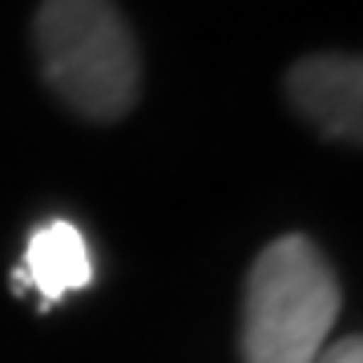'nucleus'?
<instances>
[{"mask_svg": "<svg viewBox=\"0 0 363 363\" xmlns=\"http://www.w3.org/2000/svg\"><path fill=\"white\" fill-rule=\"evenodd\" d=\"M93 283V255L85 234L65 218H52L33 230L25 247V259L13 271L16 295H40V307L49 311L52 303L69 298L73 291H85Z\"/></svg>", "mask_w": 363, "mask_h": 363, "instance_id": "4", "label": "nucleus"}, {"mask_svg": "<svg viewBox=\"0 0 363 363\" xmlns=\"http://www.w3.org/2000/svg\"><path fill=\"white\" fill-rule=\"evenodd\" d=\"M286 97L295 113L323 138L359 142L363 125V69L351 52H311L286 73Z\"/></svg>", "mask_w": 363, "mask_h": 363, "instance_id": "3", "label": "nucleus"}, {"mask_svg": "<svg viewBox=\"0 0 363 363\" xmlns=\"http://www.w3.org/2000/svg\"><path fill=\"white\" fill-rule=\"evenodd\" d=\"M311 363H363V339L359 335L339 339V343H331V347L319 351Z\"/></svg>", "mask_w": 363, "mask_h": 363, "instance_id": "5", "label": "nucleus"}, {"mask_svg": "<svg viewBox=\"0 0 363 363\" xmlns=\"http://www.w3.org/2000/svg\"><path fill=\"white\" fill-rule=\"evenodd\" d=\"M343 291L307 234H283L250 262L242 363H311L339 323Z\"/></svg>", "mask_w": 363, "mask_h": 363, "instance_id": "2", "label": "nucleus"}, {"mask_svg": "<svg viewBox=\"0 0 363 363\" xmlns=\"http://www.w3.org/2000/svg\"><path fill=\"white\" fill-rule=\"evenodd\" d=\"M33 45L45 85L73 113L117 121L142 97V49L113 0H40Z\"/></svg>", "mask_w": 363, "mask_h": 363, "instance_id": "1", "label": "nucleus"}]
</instances>
